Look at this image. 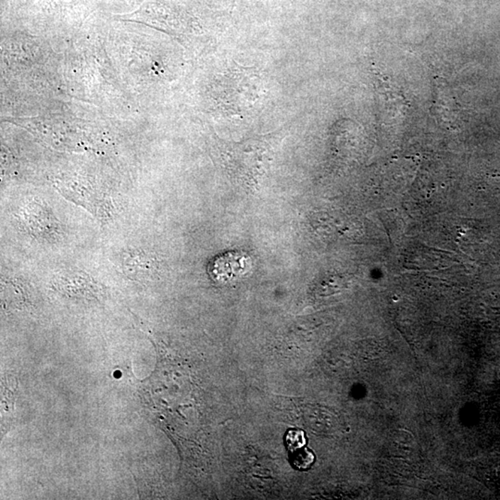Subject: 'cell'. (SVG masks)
<instances>
[{
    "instance_id": "cell-1",
    "label": "cell",
    "mask_w": 500,
    "mask_h": 500,
    "mask_svg": "<svg viewBox=\"0 0 500 500\" xmlns=\"http://www.w3.org/2000/svg\"><path fill=\"white\" fill-rule=\"evenodd\" d=\"M24 219L29 221L30 231L35 233L38 238L48 239L51 238L57 240L60 235L59 226L50 212L47 209L42 207L38 203H30L29 207L24 210Z\"/></svg>"
},
{
    "instance_id": "cell-2",
    "label": "cell",
    "mask_w": 500,
    "mask_h": 500,
    "mask_svg": "<svg viewBox=\"0 0 500 500\" xmlns=\"http://www.w3.org/2000/svg\"><path fill=\"white\" fill-rule=\"evenodd\" d=\"M124 274L144 277L145 274H150V270L152 268V262L150 257L145 255L142 251H130L123 254V257L121 260Z\"/></svg>"
},
{
    "instance_id": "cell-3",
    "label": "cell",
    "mask_w": 500,
    "mask_h": 500,
    "mask_svg": "<svg viewBox=\"0 0 500 500\" xmlns=\"http://www.w3.org/2000/svg\"><path fill=\"white\" fill-rule=\"evenodd\" d=\"M292 457L293 465L296 468L304 470L309 468L314 462L313 454L310 450L306 448H299V450L294 451Z\"/></svg>"
},
{
    "instance_id": "cell-4",
    "label": "cell",
    "mask_w": 500,
    "mask_h": 500,
    "mask_svg": "<svg viewBox=\"0 0 500 500\" xmlns=\"http://www.w3.org/2000/svg\"><path fill=\"white\" fill-rule=\"evenodd\" d=\"M286 442L287 448L294 452V451L304 447L306 443L304 433L299 431V430H291L287 433Z\"/></svg>"
}]
</instances>
